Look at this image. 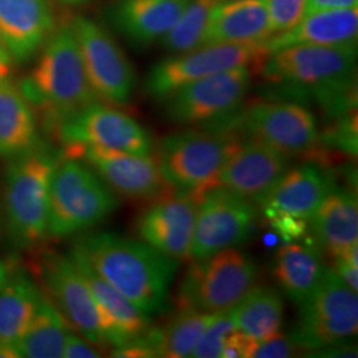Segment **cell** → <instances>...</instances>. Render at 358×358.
I'll return each mask as SVG.
<instances>
[{"mask_svg":"<svg viewBox=\"0 0 358 358\" xmlns=\"http://www.w3.org/2000/svg\"><path fill=\"white\" fill-rule=\"evenodd\" d=\"M69 255L88 264L150 319L169 307L179 262L141 239L109 231L90 232L77 238Z\"/></svg>","mask_w":358,"mask_h":358,"instance_id":"1","label":"cell"},{"mask_svg":"<svg viewBox=\"0 0 358 358\" xmlns=\"http://www.w3.org/2000/svg\"><path fill=\"white\" fill-rule=\"evenodd\" d=\"M38 63L20 83L27 101L56 133L62 122L78 113L97 96L90 87L71 24L53 29L41 47Z\"/></svg>","mask_w":358,"mask_h":358,"instance_id":"2","label":"cell"},{"mask_svg":"<svg viewBox=\"0 0 358 358\" xmlns=\"http://www.w3.org/2000/svg\"><path fill=\"white\" fill-rule=\"evenodd\" d=\"M62 154L47 142L10 159L4 182V219L8 239L31 248L47 236V215L53 170Z\"/></svg>","mask_w":358,"mask_h":358,"instance_id":"3","label":"cell"},{"mask_svg":"<svg viewBox=\"0 0 358 358\" xmlns=\"http://www.w3.org/2000/svg\"><path fill=\"white\" fill-rule=\"evenodd\" d=\"M118 207L115 192L83 159L62 154L50 187L47 236L62 239L90 230Z\"/></svg>","mask_w":358,"mask_h":358,"instance_id":"4","label":"cell"},{"mask_svg":"<svg viewBox=\"0 0 358 358\" xmlns=\"http://www.w3.org/2000/svg\"><path fill=\"white\" fill-rule=\"evenodd\" d=\"M356 60L357 44L292 45L269 53L260 69L271 84L337 97L353 83Z\"/></svg>","mask_w":358,"mask_h":358,"instance_id":"5","label":"cell"},{"mask_svg":"<svg viewBox=\"0 0 358 358\" xmlns=\"http://www.w3.org/2000/svg\"><path fill=\"white\" fill-rule=\"evenodd\" d=\"M257 267L248 255L227 248L186 271L177 294L179 309H194L208 315L230 313L256 285Z\"/></svg>","mask_w":358,"mask_h":358,"instance_id":"6","label":"cell"},{"mask_svg":"<svg viewBox=\"0 0 358 358\" xmlns=\"http://www.w3.org/2000/svg\"><path fill=\"white\" fill-rule=\"evenodd\" d=\"M236 143L215 133L177 131L159 141L155 159L171 189L199 198L215 186L217 174Z\"/></svg>","mask_w":358,"mask_h":358,"instance_id":"7","label":"cell"},{"mask_svg":"<svg viewBox=\"0 0 358 358\" xmlns=\"http://www.w3.org/2000/svg\"><path fill=\"white\" fill-rule=\"evenodd\" d=\"M299 306V319L291 338L300 350L313 352L343 344L357 334V292L333 269H325L319 285Z\"/></svg>","mask_w":358,"mask_h":358,"instance_id":"8","label":"cell"},{"mask_svg":"<svg viewBox=\"0 0 358 358\" xmlns=\"http://www.w3.org/2000/svg\"><path fill=\"white\" fill-rule=\"evenodd\" d=\"M35 268L38 285L69 327L93 345H106L100 309L72 257L45 250Z\"/></svg>","mask_w":358,"mask_h":358,"instance_id":"9","label":"cell"},{"mask_svg":"<svg viewBox=\"0 0 358 358\" xmlns=\"http://www.w3.org/2000/svg\"><path fill=\"white\" fill-rule=\"evenodd\" d=\"M268 55L264 43L202 45L154 65L146 76L145 90L153 97L164 99L171 92L203 77L239 66H262Z\"/></svg>","mask_w":358,"mask_h":358,"instance_id":"10","label":"cell"},{"mask_svg":"<svg viewBox=\"0 0 358 358\" xmlns=\"http://www.w3.org/2000/svg\"><path fill=\"white\" fill-rule=\"evenodd\" d=\"M69 24L97 99L112 105H127L136 88V73L127 55L112 35L90 17L78 15Z\"/></svg>","mask_w":358,"mask_h":358,"instance_id":"11","label":"cell"},{"mask_svg":"<svg viewBox=\"0 0 358 358\" xmlns=\"http://www.w3.org/2000/svg\"><path fill=\"white\" fill-rule=\"evenodd\" d=\"M251 85V71L239 66L189 83L164 97L167 118L178 125H195L235 112Z\"/></svg>","mask_w":358,"mask_h":358,"instance_id":"12","label":"cell"},{"mask_svg":"<svg viewBox=\"0 0 358 358\" xmlns=\"http://www.w3.org/2000/svg\"><path fill=\"white\" fill-rule=\"evenodd\" d=\"M196 207L190 259L202 260L243 243L257 217L254 202L214 186L206 190Z\"/></svg>","mask_w":358,"mask_h":358,"instance_id":"13","label":"cell"},{"mask_svg":"<svg viewBox=\"0 0 358 358\" xmlns=\"http://www.w3.org/2000/svg\"><path fill=\"white\" fill-rule=\"evenodd\" d=\"M66 146H99L124 153L152 155L149 131L131 115L103 103H93L69 117L56 130Z\"/></svg>","mask_w":358,"mask_h":358,"instance_id":"14","label":"cell"},{"mask_svg":"<svg viewBox=\"0 0 358 358\" xmlns=\"http://www.w3.org/2000/svg\"><path fill=\"white\" fill-rule=\"evenodd\" d=\"M241 128L250 140L289 158L313 153L321 141L315 115L294 103H256L241 117Z\"/></svg>","mask_w":358,"mask_h":358,"instance_id":"15","label":"cell"},{"mask_svg":"<svg viewBox=\"0 0 358 358\" xmlns=\"http://www.w3.org/2000/svg\"><path fill=\"white\" fill-rule=\"evenodd\" d=\"M64 154L88 164L118 195L131 201H153L166 194L157 159L152 155L124 153L99 146H66Z\"/></svg>","mask_w":358,"mask_h":358,"instance_id":"16","label":"cell"},{"mask_svg":"<svg viewBox=\"0 0 358 358\" xmlns=\"http://www.w3.org/2000/svg\"><path fill=\"white\" fill-rule=\"evenodd\" d=\"M164 194L138 214L136 231L140 239L178 262L190 259L196 196Z\"/></svg>","mask_w":358,"mask_h":358,"instance_id":"17","label":"cell"},{"mask_svg":"<svg viewBox=\"0 0 358 358\" xmlns=\"http://www.w3.org/2000/svg\"><path fill=\"white\" fill-rule=\"evenodd\" d=\"M289 169V157L262 142L236 143L217 174L215 186L257 203Z\"/></svg>","mask_w":358,"mask_h":358,"instance_id":"18","label":"cell"},{"mask_svg":"<svg viewBox=\"0 0 358 358\" xmlns=\"http://www.w3.org/2000/svg\"><path fill=\"white\" fill-rule=\"evenodd\" d=\"M334 187L331 173L315 164H303L288 169L257 203L269 220L294 217L306 222Z\"/></svg>","mask_w":358,"mask_h":358,"instance_id":"19","label":"cell"},{"mask_svg":"<svg viewBox=\"0 0 358 358\" xmlns=\"http://www.w3.org/2000/svg\"><path fill=\"white\" fill-rule=\"evenodd\" d=\"M53 29L48 0H0V41L13 62L31 60Z\"/></svg>","mask_w":358,"mask_h":358,"instance_id":"20","label":"cell"},{"mask_svg":"<svg viewBox=\"0 0 358 358\" xmlns=\"http://www.w3.org/2000/svg\"><path fill=\"white\" fill-rule=\"evenodd\" d=\"M272 36L264 0H242L217 4L210 16L202 45L262 44Z\"/></svg>","mask_w":358,"mask_h":358,"instance_id":"21","label":"cell"},{"mask_svg":"<svg viewBox=\"0 0 358 358\" xmlns=\"http://www.w3.org/2000/svg\"><path fill=\"white\" fill-rule=\"evenodd\" d=\"M357 36L358 11L355 7L306 13L294 28L264 44L272 53L292 45H350L357 44Z\"/></svg>","mask_w":358,"mask_h":358,"instance_id":"22","label":"cell"},{"mask_svg":"<svg viewBox=\"0 0 358 358\" xmlns=\"http://www.w3.org/2000/svg\"><path fill=\"white\" fill-rule=\"evenodd\" d=\"M189 0H117L112 20L125 38L146 45L165 38Z\"/></svg>","mask_w":358,"mask_h":358,"instance_id":"23","label":"cell"},{"mask_svg":"<svg viewBox=\"0 0 358 358\" xmlns=\"http://www.w3.org/2000/svg\"><path fill=\"white\" fill-rule=\"evenodd\" d=\"M321 248L334 257L358 244V203L356 192L333 189L309 219Z\"/></svg>","mask_w":358,"mask_h":358,"instance_id":"24","label":"cell"},{"mask_svg":"<svg viewBox=\"0 0 358 358\" xmlns=\"http://www.w3.org/2000/svg\"><path fill=\"white\" fill-rule=\"evenodd\" d=\"M40 141L38 120L19 85L0 77V157L11 159Z\"/></svg>","mask_w":358,"mask_h":358,"instance_id":"25","label":"cell"},{"mask_svg":"<svg viewBox=\"0 0 358 358\" xmlns=\"http://www.w3.org/2000/svg\"><path fill=\"white\" fill-rule=\"evenodd\" d=\"M325 269L321 251L316 245L287 244L275 255V280L294 304H301L315 291Z\"/></svg>","mask_w":358,"mask_h":358,"instance_id":"26","label":"cell"},{"mask_svg":"<svg viewBox=\"0 0 358 358\" xmlns=\"http://www.w3.org/2000/svg\"><path fill=\"white\" fill-rule=\"evenodd\" d=\"M38 282L16 272L0 287V344H15L26 332L43 299Z\"/></svg>","mask_w":358,"mask_h":358,"instance_id":"27","label":"cell"},{"mask_svg":"<svg viewBox=\"0 0 358 358\" xmlns=\"http://www.w3.org/2000/svg\"><path fill=\"white\" fill-rule=\"evenodd\" d=\"M71 329L63 315L44 294L26 332L13 346L19 358H62Z\"/></svg>","mask_w":358,"mask_h":358,"instance_id":"28","label":"cell"},{"mask_svg":"<svg viewBox=\"0 0 358 358\" xmlns=\"http://www.w3.org/2000/svg\"><path fill=\"white\" fill-rule=\"evenodd\" d=\"M239 332L254 340L279 333L284 320L282 294L272 287H254L230 312Z\"/></svg>","mask_w":358,"mask_h":358,"instance_id":"29","label":"cell"},{"mask_svg":"<svg viewBox=\"0 0 358 358\" xmlns=\"http://www.w3.org/2000/svg\"><path fill=\"white\" fill-rule=\"evenodd\" d=\"M215 315L194 309H179L162 329H153L157 357H192V352Z\"/></svg>","mask_w":358,"mask_h":358,"instance_id":"30","label":"cell"},{"mask_svg":"<svg viewBox=\"0 0 358 358\" xmlns=\"http://www.w3.org/2000/svg\"><path fill=\"white\" fill-rule=\"evenodd\" d=\"M217 6V0H189L177 24L162 40V45L174 55L202 47L210 16Z\"/></svg>","mask_w":358,"mask_h":358,"instance_id":"31","label":"cell"},{"mask_svg":"<svg viewBox=\"0 0 358 358\" xmlns=\"http://www.w3.org/2000/svg\"><path fill=\"white\" fill-rule=\"evenodd\" d=\"M236 331L238 328L231 319L230 313L215 315L195 346L192 357L222 358V352L229 337Z\"/></svg>","mask_w":358,"mask_h":358,"instance_id":"32","label":"cell"},{"mask_svg":"<svg viewBox=\"0 0 358 358\" xmlns=\"http://www.w3.org/2000/svg\"><path fill=\"white\" fill-rule=\"evenodd\" d=\"M264 3L273 36L294 28L304 17L307 8V0H264Z\"/></svg>","mask_w":358,"mask_h":358,"instance_id":"33","label":"cell"},{"mask_svg":"<svg viewBox=\"0 0 358 358\" xmlns=\"http://www.w3.org/2000/svg\"><path fill=\"white\" fill-rule=\"evenodd\" d=\"M300 349L291 337L276 333L264 340H251L245 357L287 358L294 357Z\"/></svg>","mask_w":358,"mask_h":358,"instance_id":"34","label":"cell"},{"mask_svg":"<svg viewBox=\"0 0 358 358\" xmlns=\"http://www.w3.org/2000/svg\"><path fill=\"white\" fill-rule=\"evenodd\" d=\"M87 338H81L73 332H69L65 341L64 358H97L101 357L100 352L93 348L92 343H87Z\"/></svg>","mask_w":358,"mask_h":358,"instance_id":"35","label":"cell"},{"mask_svg":"<svg viewBox=\"0 0 358 358\" xmlns=\"http://www.w3.org/2000/svg\"><path fill=\"white\" fill-rule=\"evenodd\" d=\"M334 260V268L336 275L345 282L348 287H350L353 291H358V266L348 262L343 256L333 257Z\"/></svg>","mask_w":358,"mask_h":358,"instance_id":"36","label":"cell"},{"mask_svg":"<svg viewBox=\"0 0 358 358\" xmlns=\"http://www.w3.org/2000/svg\"><path fill=\"white\" fill-rule=\"evenodd\" d=\"M358 0H307L306 13L357 7Z\"/></svg>","mask_w":358,"mask_h":358,"instance_id":"37","label":"cell"},{"mask_svg":"<svg viewBox=\"0 0 358 358\" xmlns=\"http://www.w3.org/2000/svg\"><path fill=\"white\" fill-rule=\"evenodd\" d=\"M13 57L0 41V77H8L13 71Z\"/></svg>","mask_w":358,"mask_h":358,"instance_id":"38","label":"cell"},{"mask_svg":"<svg viewBox=\"0 0 358 358\" xmlns=\"http://www.w3.org/2000/svg\"><path fill=\"white\" fill-rule=\"evenodd\" d=\"M0 358H19L13 344H0Z\"/></svg>","mask_w":358,"mask_h":358,"instance_id":"39","label":"cell"},{"mask_svg":"<svg viewBox=\"0 0 358 358\" xmlns=\"http://www.w3.org/2000/svg\"><path fill=\"white\" fill-rule=\"evenodd\" d=\"M59 1L62 4H65V6H80V4H84L90 0H59Z\"/></svg>","mask_w":358,"mask_h":358,"instance_id":"40","label":"cell"},{"mask_svg":"<svg viewBox=\"0 0 358 358\" xmlns=\"http://www.w3.org/2000/svg\"><path fill=\"white\" fill-rule=\"evenodd\" d=\"M7 276H8V272L7 268L0 263V287L4 284V282L7 280Z\"/></svg>","mask_w":358,"mask_h":358,"instance_id":"41","label":"cell"},{"mask_svg":"<svg viewBox=\"0 0 358 358\" xmlns=\"http://www.w3.org/2000/svg\"><path fill=\"white\" fill-rule=\"evenodd\" d=\"M234 1H242V0H217V4H226V3H234Z\"/></svg>","mask_w":358,"mask_h":358,"instance_id":"42","label":"cell"}]
</instances>
